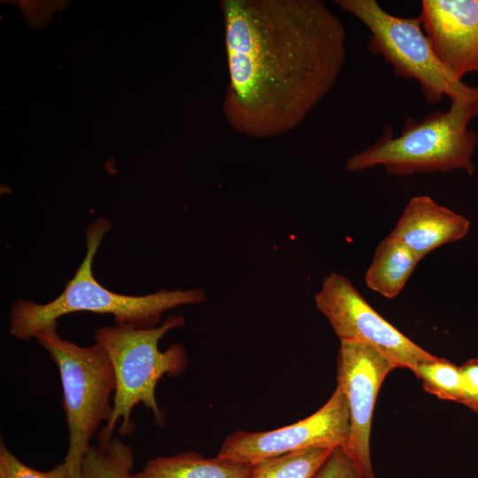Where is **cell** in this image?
<instances>
[{"mask_svg":"<svg viewBox=\"0 0 478 478\" xmlns=\"http://www.w3.org/2000/svg\"><path fill=\"white\" fill-rule=\"evenodd\" d=\"M252 471L253 466L181 451L148 460L131 478H252Z\"/></svg>","mask_w":478,"mask_h":478,"instance_id":"cell-12","label":"cell"},{"mask_svg":"<svg viewBox=\"0 0 478 478\" xmlns=\"http://www.w3.org/2000/svg\"><path fill=\"white\" fill-rule=\"evenodd\" d=\"M313 478H362L346 451L334 449Z\"/></svg>","mask_w":478,"mask_h":478,"instance_id":"cell-18","label":"cell"},{"mask_svg":"<svg viewBox=\"0 0 478 478\" xmlns=\"http://www.w3.org/2000/svg\"><path fill=\"white\" fill-rule=\"evenodd\" d=\"M395 368L393 361L369 345L340 342L336 381L346 397L350 417L343 450L362 478H375L370 454L372 419L379 389Z\"/></svg>","mask_w":478,"mask_h":478,"instance_id":"cell-9","label":"cell"},{"mask_svg":"<svg viewBox=\"0 0 478 478\" xmlns=\"http://www.w3.org/2000/svg\"><path fill=\"white\" fill-rule=\"evenodd\" d=\"M134 451L120 437L90 443L81 463V478H131Z\"/></svg>","mask_w":478,"mask_h":478,"instance_id":"cell-14","label":"cell"},{"mask_svg":"<svg viewBox=\"0 0 478 478\" xmlns=\"http://www.w3.org/2000/svg\"><path fill=\"white\" fill-rule=\"evenodd\" d=\"M476 117L478 97H460L446 112H430L419 121L406 118L397 136L387 125L374 144L348 158L345 168L359 172L382 166L394 176L453 170L473 174L477 135L468 125Z\"/></svg>","mask_w":478,"mask_h":478,"instance_id":"cell-3","label":"cell"},{"mask_svg":"<svg viewBox=\"0 0 478 478\" xmlns=\"http://www.w3.org/2000/svg\"><path fill=\"white\" fill-rule=\"evenodd\" d=\"M420 19L445 67L458 79L478 72V0H422Z\"/></svg>","mask_w":478,"mask_h":478,"instance_id":"cell-10","label":"cell"},{"mask_svg":"<svg viewBox=\"0 0 478 478\" xmlns=\"http://www.w3.org/2000/svg\"><path fill=\"white\" fill-rule=\"evenodd\" d=\"M112 227L106 218H97L85 231L86 255L73 277L55 299L39 304L28 299L14 302L9 318V333L18 340L28 341L46 326L71 312H90L112 314L115 323L139 328L158 326L164 312L175 307L200 304L205 300L202 289H160L143 296L115 293L94 277L92 264L104 236Z\"/></svg>","mask_w":478,"mask_h":478,"instance_id":"cell-2","label":"cell"},{"mask_svg":"<svg viewBox=\"0 0 478 478\" xmlns=\"http://www.w3.org/2000/svg\"><path fill=\"white\" fill-rule=\"evenodd\" d=\"M227 123L251 138L297 127L346 60L343 22L322 0H221Z\"/></svg>","mask_w":478,"mask_h":478,"instance_id":"cell-1","label":"cell"},{"mask_svg":"<svg viewBox=\"0 0 478 478\" xmlns=\"http://www.w3.org/2000/svg\"><path fill=\"white\" fill-rule=\"evenodd\" d=\"M333 450H305L268 459L253 466L252 478H313Z\"/></svg>","mask_w":478,"mask_h":478,"instance_id":"cell-15","label":"cell"},{"mask_svg":"<svg viewBox=\"0 0 478 478\" xmlns=\"http://www.w3.org/2000/svg\"><path fill=\"white\" fill-rule=\"evenodd\" d=\"M459 369L462 388L460 404L478 412V359L467 360Z\"/></svg>","mask_w":478,"mask_h":478,"instance_id":"cell-19","label":"cell"},{"mask_svg":"<svg viewBox=\"0 0 478 478\" xmlns=\"http://www.w3.org/2000/svg\"><path fill=\"white\" fill-rule=\"evenodd\" d=\"M344 12L369 30L367 50L392 66L395 76L419 82L428 104L460 97H478V86L456 78L440 61L419 17L387 12L376 0H336Z\"/></svg>","mask_w":478,"mask_h":478,"instance_id":"cell-6","label":"cell"},{"mask_svg":"<svg viewBox=\"0 0 478 478\" xmlns=\"http://www.w3.org/2000/svg\"><path fill=\"white\" fill-rule=\"evenodd\" d=\"M319 311L342 341L358 342L379 351L397 368L413 374L420 363L436 359L381 316L343 274L331 273L314 297Z\"/></svg>","mask_w":478,"mask_h":478,"instance_id":"cell-7","label":"cell"},{"mask_svg":"<svg viewBox=\"0 0 478 478\" xmlns=\"http://www.w3.org/2000/svg\"><path fill=\"white\" fill-rule=\"evenodd\" d=\"M470 220L428 196L412 197L390 235L406 244L420 260L436 248L464 237Z\"/></svg>","mask_w":478,"mask_h":478,"instance_id":"cell-11","label":"cell"},{"mask_svg":"<svg viewBox=\"0 0 478 478\" xmlns=\"http://www.w3.org/2000/svg\"><path fill=\"white\" fill-rule=\"evenodd\" d=\"M58 366L63 389L68 448L64 459L69 478H81V463L103 421H108L116 389L110 358L97 343L81 346L58 333V322L40 330L35 337Z\"/></svg>","mask_w":478,"mask_h":478,"instance_id":"cell-5","label":"cell"},{"mask_svg":"<svg viewBox=\"0 0 478 478\" xmlns=\"http://www.w3.org/2000/svg\"><path fill=\"white\" fill-rule=\"evenodd\" d=\"M184 323L182 316L171 315L154 328L115 323L96 330L95 343L108 355L116 381L112 414L96 434V440L110 441L119 420V435H131L135 428L132 412L140 404L152 412L158 425L165 423L166 414L156 399V386L164 375H181L188 358L182 345L173 344L161 351L158 342L168 331Z\"/></svg>","mask_w":478,"mask_h":478,"instance_id":"cell-4","label":"cell"},{"mask_svg":"<svg viewBox=\"0 0 478 478\" xmlns=\"http://www.w3.org/2000/svg\"><path fill=\"white\" fill-rule=\"evenodd\" d=\"M350 434L349 407L336 387L326 404L312 415L268 431H235L221 444L217 458L254 466L268 459L312 449L344 448Z\"/></svg>","mask_w":478,"mask_h":478,"instance_id":"cell-8","label":"cell"},{"mask_svg":"<svg viewBox=\"0 0 478 478\" xmlns=\"http://www.w3.org/2000/svg\"><path fill=\"white\" fill-rule=\"evenodd\" d=\"M420 259L398 238L390 234L375 249L365 274L366 286L387 298H394L404 289Z\"/></svg>","mask_w":478,"mask_h":478,"instance_id":"cell-13","label":"cell"},{"mask_svg":"<svg viewBox=\"0 0 478 478\" xmlns=\"http://www.w3.org/2000/svg\"><path fill=\"white\" fill-rule=\"evenodd\" d=\"M0 478H69V473L64 462L46 472L28 466L7 448L1 438Z\"/></svg>","mask_w":478,"mask_h":478,"instance_id":"cell-17","label":"cell"},{"mask_svg":"<svg viewBox=\"0 0 478 478\" xmlns=\"http://www.w3.org/2000/svg\"><path fill=\"white\" fill-rule=\"evenodd\" d=\"M414 374L421 380L423 388L440 399L460 404L461 374L459 366L448 359L437 358L420 363Z\"/></svg>","mask_w":478,"mask_h":478,"instance_id":"cell-16","label":"cell"}]
</instances>
